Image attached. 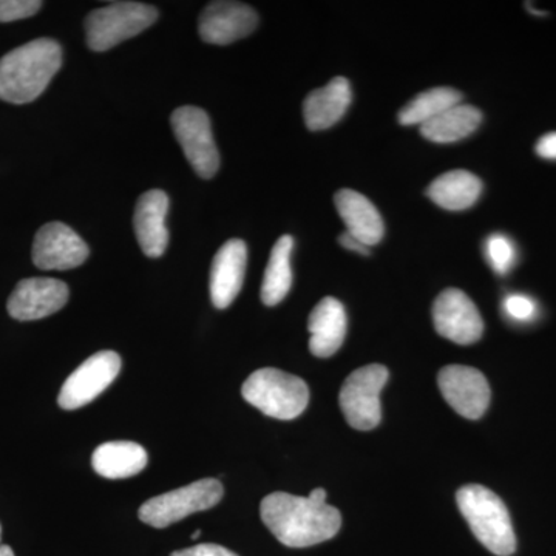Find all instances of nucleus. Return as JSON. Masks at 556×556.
Returning a JSON list of instances; mask_svg holds the SVG:
<instances>
[{
	"mask_svg": "<svg viewBox=\"0 0 556 556\" xmlns=\"http://www.w3.org/2000/svg\"><path fill=\"white\" fill-rule=\"evenodd\" d=\"M260 515L269 532L287 547L316 546L338 535L342 527L338 508L283 492L266 496Z\"/></svg>",
	"mask_w": 556,
	"mask_h": 556,
	"instance_id": "f257e3e1",
	"label": "nucleus"
},
{
	"mask_svg": "<svg viewBox=\"0 0 556 556\" xmlns=\"http://www.w3.org/2000/svg\"><path fill=\"white\" fill-rule=\"evenodd\" d=\"M62 64V49L53 39H36L0 60V100L28 104L49 87Z\"/></svg>",
	"mask_w": 556,
	"mask_h": 556,
	"instance_id": "f03ea898",
	"label": "nucleus"
},
{
	"mask_svg": "<svg viewBox=\"0 0 556 556\" xmlns=\"http://www.w3.org/2000/svg\"><path fill=\"white\" fill-rule=\"evenodd\" d=\"M457 507L471 532L482 546L497 556H510L517 551V535L506 504L496 493L482 485H466L457 490Z\"/></svg>",
	"mask_w": 556,
	"mask_h": 556,
	"instance_id": "7ed1b4c3",
	"label": "nucleus"
},
{
	"mask_svg": "<svg viewBox=\"0 0 556 556\" xmlns=\"http://www.w3.org/2000/svg\"><path fill=\"white\" fill-rule=\"evenodd\" d=\"M244 401L274 419L291 420L305 412L309 388L305 380L276 368L252 372L241 388Z\"/></svg>",
	"mask_w": 556,
	"mask_h": 556,
	"instance_id": "20e7f679",
	"label": "nucleus"
},
{
	"mask_svg": "<svg viewBox=\"0 0 556 556\" xmlns=\"http://www.w3.org/2000/svg\"><path fill=\"white\" fill-rule=\"evenodd\" d=\"M155 7L139 2H115L91 11L86 20L87 43L93 51H105L134 38L155 24Z\"/></svg>",
	"mask_w": 556,
	"mask_h": 556,
	"instance_id": "39448f33",
	"label": "nucleus"
},
{
	"mask_svg": "<svg viewBox=\"0 0 556 556\" xmlns=\"http://www.w3.org/2000/svg\"><path fill=\"white\" fill-rule=\"evenodd\" d=\"M223 493L225 492L218 479H201L146 501L139 508V519L155 529H166L189 515L217 506Z\"/></svg>",
	"mask_w": 556,
	"mask_h": 556,
	"instance_id": "423d86ee",
	"label": "nucleus"
},
{
	"mask_svg": "<svg viewBox=\"0 0 556 556\" xmlns=\"http://www.w3.org/2000/svg\"><path fill=\"white\" fill-rule=\"evenodd\" d=\"M388 380V369L372 364L348 376L340 390V408L346 422L356 430H372L382 419L380 393Z\"/></svg>",
	"mask_w": 556,
	"mask_h": 556,
	"instance_id": "0eeeda50",
	"label": "nucleus"
},
{
	"mask_svg": "<svg viewBox=\"0 0 556 556\" xmlns=\"http://www.w3.org/2000/svg\"><path fill=\"white\" fill-rule=\"evenodd\" d=\"M170 124L193 170L204 179L214 177L218 172L219 155L207 113L203 109L185 105L172 113Z\"/></svg>",
	"mask_w": 556,
	"mask_h": 556,
	"instance_id": "6e6552de",
	"label": "nucleus"
},
{
	"mask_svg": "<svg viewBox=\"0 0 556 556\" xmlns=\"http://www.w3.org/2000/svg\"><path fill=\"white\" fill-rule=\"evenodd\" d=\"M121 357L115 351H100L80 364L61 388L58 404L64 409H78L104 393L118 378Z\"/></svg>",
	"mask_w": 556,
	"mask_h": 556,
	"instance_id": "1a4fd4ad",
	"label": "nucleus"
},
{
	"mask_svg": "<svg viewBox=\"0 0 556 556\" xmlns=\"http://www.w3.org/2000/svg\"><path fill=\"white\" fill-rule=\"evenodd\" d=\"M433 321L439 334L457 345H471L484 332V321L473 300L456 288L445 289L438 295Z\"/></svg>",
	"mask_w": 556,
	"mask_h": 556,
	"instance_id": "9d476101",
	"label": "nucleus"
},
{
	"mask_svg": "<svg viewBox=\"0 0 556 556\" xmlns=\"http://www.w3.org/2000/svg\"><path fill=\"white\" fill-rule=\"evenodd\" d=\"M439 390L457 415L466 419L484 416L490 404V386L477 368L448 365L438 376Z\"/></svg>",
	"mask_w": 556,
	"mask_h": 556,
	"instance_id": "9b49d317",
	"label": "nucleus"
},
{
	"mask_svg": "<svg viewBox=\"0 0 556 556\" xmlns=\"http://www.w3.org/2000/svg\"><path fill=\"white\" fill-rule=\"evenodd\" d=\"M89 247L78 233L60 222L38 230L33 243V263L43 270L78 268L89 258Z\"/></svg>",
	"mask_w": 556,
	"mask_h": 556,
	"instance_id": "f8f14e48",
	"label": "nucleus"
},
{
	"mask_svg": "<svg viewBox=\"0 0 556 556\" xmlns=\"http://www.w3.org/2000/svg\"><path fill=\"white\" fill-rule=\"evenodd\" d=\"M68 295L67 285L58 278H25L11 292L7 309L16 320H39L64 308Z\"/></svg>",
	"mask_w": 556,
	"mask_h": 556,
	"instance_id": "ddd939ff",
	"label": "nucleus"
},
{
	"mask_svg": "<svg viewBox=\"0 0 556 556\" xmlns=\"http://www.w3.org/2000/svg\"><path fill=\"white\" fill-rule=\"evenodd\" d=\"M257 25V13L247 3L212 2L201 13L199 30L204 42L228 46L247 38Z\"/></svg>",
	"mask_w": 556,
	"mask_h": 556,
	"instance_id": "4468645a",
	"label": "nucleus"
},
{
	"mask_svg": "<svg viewBox=\"0 0 556 556\" xmlns=\"http://www.w3.org/2000/svg\"><path fill=\"white\" fill-rule=\"evenodd\" d=\"M248 248L243 240L226 241L215 254L211 269V299L215 308L226 309L243 288Z\"/></svg>",
	"mask_w": 556,
	"mask_h": 556,
	"instance_id": "2eb2a0df",
	"label": "nucleus"
},
{
	"mask_svg": "<svg viewBox=\"0 0 556 556\" xmlns=\"http://www.w3.org/2000/svg\"><path fill=\"white\" fill-rule=\"evenodd\" d=\"M169 211V197L163 190L153 189L139 197L135 208V233L139 247L148 257H161L169 244V230L166 215Z\"/></svg>",
	"mask_w": 556,
	"mask_h": 556,
	"instance_id": "dca6fc26",
	"label": "nucleus"
},
{
	"mask_svg": "<svg viewBox=\"0 0 556 556\" xmlns=\"http://www.w3.org/2000/svg\"><path fill=\"white\" fill-rule=\"evenodd\" d=\"M334 203L345 223L346 232L356 237L365 247H375L383 239L386 226L382 215L367 197L353 189H342L336 193Z\"/></svg>",
	"mask_w": 556,
	"mask_h": 556,
	"instance_id": "f3484780",
	"label": "nucleus"
},
{
	"mask_svg": "<svg viewBox=\"0 0 556 556\" xmlns=\"http://www.w3.org/2000/svg\"><path fill=\"white\" fill-rule=\"evenodd\" d=\"M346 313L334 298L317 303L308 318L309 350L316 357H331L338 353L346 336Z\"/></svg>",
	"mask_w": 556,
	"mask_h": 556,
	"instance_id": "a211bd4d",
	"label": "nucleus"
},
{
	"mask_svg": "<svg viewBox=\"0 0 556 556\" xmlns=\"http://www.w3.org/2000/svg\"><path fill=\"white\" fill-rule=\"evenodd\" d=\"M353 93L350 80L338 76L324 89L311 91L303 102V118L309 130H327L338 124L350 108Z\"/></svg>",
	"mask_w": 556,
	"mask_h": 556,
	"instance_id": "6ab92c4d",
	"label": "nucleus"
},
{
	"mask_svg": "<svg viewBox=\"0 0 556 556\" xmlns=\"http://www.w3.org/2000/svg\"><path fill=\"white\" fill-rule=\"evenodd\" d=\"M148 452L129 441L102 444L91 456L93 470L102 478L126 479L141 473L148 467Z\"/></svg>",
	"mask_w": 556,
	"mask_h": 556,
	"instance_id": "aec40b11",
	"label": "nucleus"
},
{
	"mask_svg": "<svg viewBox=\"0 0 556 556\" xmlns=\"http://www.w3.org/2000/svg\"><path fill=\"white\" fill-rule=\"evenodd\" d=\"M482 192V182L468 170H452L428 186V199L447 211H466L473 206Z\"/></svg>",
	"mask_w": 556,
	"mask_h": 556,
	"instance_id": "412c9836",
	"label": "nucleus"
},
{
	"mask_svg": "<svg viewBox=\"0 0 556 556\" xmlns=\"http://www.w3.org/2000/svg\"><path fill=\"white\" fill-rule=\"evenodd\" d=\"M481 110L473 108V105L457 104L420 126V134L428 141L448 144V142H456L470 137L481 126Z\"/></svg>",
	"mask_w": 556,
	"mask_h": 556,
	"instance_id": "4be33fe9",
	"label": "nucleus"
},
{
	"mask_svg": "<svg viewBox=\"0 0 556 556\" xmlns=\"http://www.w3.org/2000/svg\"><path fill=\"white\" fill-rule=\"evenodd\" d=\"M294 239L283 236L270 251L262 285V300L266 306H276L287 298L292 287L291 254Z\"/></svg>",
	"mask_w": 556,
	"mask_h": 556,
	"instance_id": "5701e85b",
	"label": "nucleus"
},
{
	"mask_svg": "<svg viewBox=\"0 0 556 556\" xmlns=\"http://www.w3.org/2000/svg\"><path fill=\"white\" fill-rule=\"evenodd\" d=\"M463 93L452 87H437L422 91L405 104L399 112L402 126H424L428 121L437 118L445 110L460 104Z\"/></svg>",
	"mask_w": 556,
	"mask_h": 556,
	"instance_id": "b1692460",
	"label": "nucleus"
},
{
	"mask_svg": "<svg viewBox=\"0 0 556 556\" xmlns=\"http://www.w3.org/2000/svg\"><path fill=\"white\" fill-rule=\"evenodd\" d=\"M485 254L493 270L500 276H506L508 270L514 268L515 260H517L515 244L503 233H495L486 240Z\"/></svg>",
	"mask_w": 556,
	"mask_h": 556,
	"instance_id": "393cba45",
	"label": "nucleus"
},
{
	"mask_svg": "<svg viewBox=\"0 0 556 556\" xmlns=\"http://www.w3.org/2000/svg\"><path fill=\"white\" fill-rule=\"evenodd\" d=\"M40 7L39 0H0V22L25 20L38 13Z\"/></svg>",
	"mask_w": 556,
	"mask_h": 556,
	"instance_id": "a878e982",
	"label": "nucleus"
},
{
	"mask_svg": "<svg viewBox=\"0 0 556 556\" xmlns=\"http://www.w3.org/2000/svg\"><path fill=\"white\" fill-rule=\"evenodd\" d=\"M508 317L517 321H529L536 316V303L525 294H511L504 300Z\"/></svg>",
	"mask_w": 556,
	"mask_h": 556,
	"instance_id": "bb28decb",
	"label": "nucleus"
},
{
	"mask_svg": "<svg viewBox=\"0 0 556 556\" xmlns=\"http://www.w3.org/2000/svg\"><path fill=\"white\" fill-rule=\"evenodd\" d=\"M170 556H239L218 544H197V546L174 552Z\"/></svg>",
	"mask_w": 556,
	"mask_h": 556,
	"instance_id": "cd10ccee",
	"label": "nucleus"
},
{
	"mask_svg": "<svg viewBox=\"0 0 556 556\" xmlns=\"http://www.w3.org/2000/svg\"><path fill=\"white\" fill-rule=\"evenodd\" d=\"M536 153L544 160H556V131L544 135L538 141Z\"/></svg>",
	"mask_w": 556,
	"mask_h": 556,
	"instance_id": "c85d7f7f",
	"label": "nucleus"
},
{
	"mask_svg": "<svg viewBox=\"0 0 556 556\" xmlns=\"http://www.w3.org/2000/svg\"><path fill=\"white\" fill-rule=\"evenodd\" d=\"M339 243L342 244L343 248L348 249V251L357 252V254L368 255L369 248L365 247L362 241H358L356 237L351 236V233L345 232L339 237Z\"/></svg>",
	"mask_w": 556,
	"mask_h": 556,
	"instance_id": "c756f323",
	"label": "nucleus"
},
{
	"mask_svg": "<svg viewBox=\"0 0 556 556\" xmlns=\"http://www.w3.org/2000/svg\"><path fill=\"white\" fill-rule=\"evenodd\" d=\"M308 497H309V500H313L314 503L327 504V492H325L324 489L313 490V492H311V495Z\"/></svg>",
	"mask_w": 556,
	"mask_h": 556,
	"instance_id": "7c9ffc66",
	"label": "nucleus"
},
{
	"mask_svg": "<svg viewBox=\"0 0 556 556\" xmlns=\"http://www.w3.org/2000/svg\"><path fill=\"white\" fill-rule=\"evenodd\" d=\"M0 535H2V527H0ZM0 556H14L13 548L0 544Z\"/></svg>",
	"mask_w": 556,
	"mask_h": 556,
	"instance_id": "2f4dec72",
	"label": "nucleus"
},
{
	"mask_svg": "<svg viewBox=\"0 0 556 556\" xmlns=\"http://www.w3.org/2000/svg\"><path fill=\"white\" fill-rule=\"evenodd\" d=\"M201 536V530H197V532L192 533V540H197V538Z\"/></svg>",
	"mask_w": 556,
	"mask_h": 556,
	"instance_id": "473e14b6",
	"label": "nucleus"
}]
</instances>
